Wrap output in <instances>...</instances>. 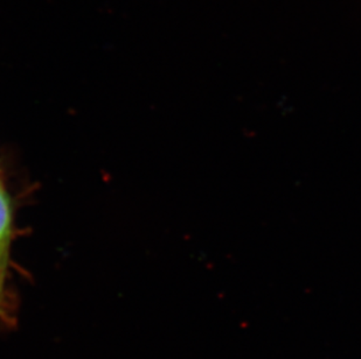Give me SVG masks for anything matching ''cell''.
Wrapping results in <instances>:
<instances>
[{
  "instance_id": "obj_2",
  "label": "cell",
  "mask_w": 361,
  "mask_h": 359,
  "mask_svg": "<svg viewBox=\"0 0 361 359\" xmlns=\"http://www.w3.org/2000/svg\"><path fill=\"white\" fill-rule=\"evenodd\" d=\"M0 268H1V265H0ZM0 303H1V280H0Z\"/></svg>"
},
{
  "instance_id": "obj_1",
  "label": "cell",
  "mask_w": 361,
  "mask_h": 359,
  "mask_svg": "<svg viewBox=\"0 0 361 359\" xmlns=\"http://www.w3.org/2000/svg\"><path fill=\"white\" fill-rule=\"evenodd\" d=\"M11 222H12V211H11L10 200L6 191L0 184V265H3V258L10 241Z\"/></svg>"
}]
</instances>
